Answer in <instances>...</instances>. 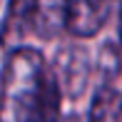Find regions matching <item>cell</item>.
Masks as SVG:
<instances>
[{"label":"cell","instance_id":"obj_2","mask_svg":"<svg viewBox=\"0 0 122 122\" xmlns=\"http://www.w3.org/2000/svg\"><path fill=\"white\" fill-rule=\"evenodd\" d=\"M112 0H65V32L95 37L110 18Z\"/></svg>","mask_w":122,"mask_h":122},{"label":"cell","instance_id":"obj_6","mask_svg":"<svg viewBox=\"0 0 122 122\" xmlns=\"http://www.w3.org/2000/svg\"><path fill=\"white\" fill-rule=\"evenodd\" d=\"M87 122H122V95L115 87L105 85L95 92Z\"/></svg>","mask_w":122,"mask_h":122},{"label":"cell","instance_id":"obj_5","mask_svg":"<svg viewBox=\"0 0 122 122\" xmlns=\"http://www.w3.org/2000/svg\"><path fill=\"white\" fill-rule=\"evenodd\" d=\"M32 37L55 40L65 32V0H32Z\"/></svg>","mask_w":122,"mask_h":122},{"label":"cell","instance_id":"obj_8","mask_svg":"<svg viewBox=\"0 0 122 122\" xmlns=\"http://www.w3.org/2000/svg\"><path fill=\"white\" fill-rule=\"evenodd\" d=\"M67 122H80V120H77V117H70V120H67Z\"/></svg>","mask_w":122,"mask_h":122},{"label":"cell","instance_id":"obj_3","mask_svg":"<svg viewBox=\"0 0 122 122\" xmlns=\"http://www.w3.org/2000/svg\"><path fill=\"white\" fill-rule=\"evenodd\" d=\"M30 20H32V0H10L8 3L5 20L0 27V45L8 52L18 47H27V40L32 37Z\"/></svg>","mask_w":122,"mask_h":122},{"label":"cell","instance_id":"obj_1","mask_svg":"<svg viewBox=\"0 0 122 122\" xmlns=\"http://www.w3.org/2000/svg\"><path fill=\"white\" fill-rule=\"evenodd\" d=\"M57 77L37 47H18L8 52L0 107L10 122H62L60 120Z\"/></svg>","mask_w":122,"mask_h":122},{"label":"cell","instance_id":"obj_7","mask_svg":"<svg viewBox=\"0 0 122 122\" xmlns=\"http://www.w3.org/2000/svg\"><path fill=\"white\" fill-rule=\"evenodd\" d=\"M120 42H122V10H120Z\"/></svg>","mask_w":122,"mask_h":122},{"label":"cell","instance_id":"obj_4","mask_svg":"<svg viewBox=\"0 0 122 122\" xmlns=\"http://www.w3.org/2000/svg\"><path fill=\"white\" fill-rule=\"evenodd\" d=\"M55 77H57V85L62 95L77 97L82 90L87 87V55L82 52L80 47H70L65 52H60L57 67H52Z\"/></svg>","mask_w":122,"mask_h":122}]
</instances>
